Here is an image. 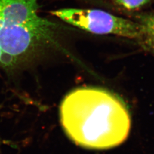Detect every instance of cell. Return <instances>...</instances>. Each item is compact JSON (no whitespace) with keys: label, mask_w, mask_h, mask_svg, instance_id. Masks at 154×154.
<instances>
[{"label":"cell","mask_w":154,"mask_h":154,"mask_svg":"<svg viewBox=\"0 0 154 154\" xmlns=\"http://www.w3.org/2000/svg\"><path fill=\"white\" fill-rule=\"evenodd\" d=\"M2 61H3V53L0 48V65H2Z\"/></svg>","instance_id":"cell-6"},{"label":"cell","mask_w":154,"mask_h":154,"mask_svg":"<svg viewBox=\"0 0 154 154\" xmlns=\"http://www.w3.org/2000/svg\"><path fill=\"white\" fill-rule=\"evenodd\" d=\"M51 13L62 21L90 33L113 34L138 41L141 38L140 26L138 22L102 10L65 8Z\"/></svg>","instance_id":"cell-3"},{"label":"cell","mask_w":154,"mask_h":154,"mask_svg":"<svg viewBox=\"0 0 154 154\" xmlns=\"http://www.w3.org/2000/svg\"><path fill=\"white\" fill-rule=\"evenodd\" d=\"M123 8L132 11L139 9L149 3L151 0H114Z\"/></svg>","instance_id":"cell-5"},{"label":"cell","mask_w":154,"mask_h":154,"mask_svg":"<svg viewBox=\"0 0 154 154\" xmlns=\"http://www.w3.org/2000/svg\"><path fill=\"white\" fill-rule=\"evenodd\" d=\"M38 0H0V48L19 60L40 43L52 39L54 24L38 13Z\"/></svg>","instance_id":"cell-2"},{"label":"cell","mask_w":154,"mask_h":154,"mask_svg":"<svg viewBox=\"0 0 154 154\" xmlns=\"http://www.w3.org/2000/svg\"><path fill=\"white\" fill-rule=\"evenodd\" d=\"M141 30L139 41L154 54V13L139 17Z\"/></svg>","instance_id":"cell-4"},{"label":"cell","mask_w":154,"mask_h":154,"mask_svg":"<svg viewBox=\"0 0 154 154\" xmlns=\"http://www.w3.org/2000/svg\"><path fill=\"white\" fill-rule=\"evenodd\" d=\"M62 126L77 145L92 149H107L123 143L129 135L131 117L125 103L103 88H81L63 99Z\"/></svg>","instance_id":"cell-1"}]
</instances>
